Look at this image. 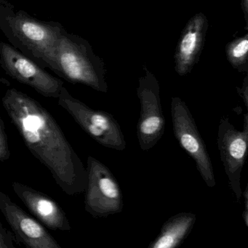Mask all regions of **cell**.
<instances>
[{"label":"cell","instance_id":"8fae6325","mask_svg":"<svg viewBox=\"0 0 248 248\" xmlns=\"http://www.w3.org/2000/svg\"><path fill=\"white\" fill-rule=\"evenodd\" d=\"M208 27L207 17L200 13L191 17L183 30L174 56L175 69L180 76L190 73L200 60Z\"/></svg>","mask_w":248,"mask_h":248},{"label":"cell","instance_id":"ac0fdd59","mask_svg":"<svg viewBox=\"0 0 248 248\" xmlns=\"http://www.w3.org/2000/svg\"><path fill=\"white\" fill-rule=\"evenodd\" d=\"M242 197L244 198V210L242 212V218L245 226L248 227V185L246 186L245 191L242 192Z\"/></svg>","mask_w":248,"mask_h":248},{"label":"cell","instance_id":"8992f818","mask_svg":"<svg viewBox=\"0 0 248 248\" xmlns=\"http://www.w3.org/2000/svg\"><path fill=\"white\" fill-rule=\"evenodd\" d=\"M171 116L175 139L181 148L194 159L206 185L213 188L216 186V178L205 143L188 107L178 97H174L171 101Z\"/></svg>","mask_w":248,"mask_h":248},{"label":"cell","instance_id":"52a82bcc","mask_svg":"<svg viewBox=\"0 0 248 248\" xmlns=\"http://www.w3.org/2000/svg\"><path fill=\"white\" fill-rule=\"evenodd\" d=\"M0 66L6 75L46 98L57 99L63 82L11 45L0 42Z\"/></svg>","mask_w":248,"mask_h":248},{"label":"cell","instance_id":"ba28073f","mask_svg":"<svg viewBox=\"0 0 248 248\" xmlns=\"http://www.w3.org/2000/svg\"><path fill=\"white\" fill-rule=\"evenodd\" d=\"M145 75L139 79L137 95L140 114L137 124V137L140 149H152L163 136L165 120L161 105L160 88L155 75L143 66Z\"/></svg>","mask_w":248,"mask_h":248},{"label":"cell","instance_id":"3957f363","mask_svg":"<svg viewBox=\"0 0 248 248\" xmlns=\"http://www.w3.org/2000/svg\"><path fill=\"white\" fill-rule=\"evenodd\" d=\"M49 69L72 84H82L107 93L104 61L82 37L65 30L58 41Z\"/></svg>","mask_w":248,"mask_h":248},{"label":"cell","instance_id":"2e32d148","mask_svg":"<svg viewBox=\"0 0 248 248\" xmlns=\"http://www.w3.org/2000/svg\"><path fill=\"white\" fill-rule=\"evenodd\" d=\"M18 243L14 233L0 222V248H15Z\"/></svg>","mask_w":248,"mask_h":248},{"label":"cell","instance_id":"7a4b0ae2","mask_svg":"<svg viewBox=\"0 0 248 248\" xmlns=\"http://www.w3.org/2000/svg\"><path fill=\"white\" fill-rule=\"evenodd\" d=\"M0 30L12 46L43 69L50 67L58 41L66 30L60 23L16 11L5 0H0Z\"/></svg>","mask_w":248,"mask_h":248},{"label":"cell","instance_id":"4fadbf2b","mask_svg":"<svg viewBox=\"0 0 248 248\" xmlns=\"http://www.w3.org/2000/svg\"><path fill=\"white\" fill-rule=\"evenodd\" d=\"M197 216L192 213H181L168 219L160 233L149 248H175L186 239L194 227Z\"/></svg>","mask_w":248,"mask_h":248},{"label":"cell","instance_id":"5b68a950","mask_svg":"<svg viewBox=\"0 0 248 248\" xmlns=\"http://www.w3.org/2000/svg\"><path fill=\"white\" fill-rule=\"evenodd\" d=\"M87 164L85 210L94 217H107L122 213L123 193L112 172L93 156H88Z\"/></svg>","mask_w":248,"mask_h":248},{"label":"cell","instance_id":"5bb4252c","mask_svg":"<svg viewBox=\"0 0 248 248\" xmlns=\"http://www.w3.org/2000/svg\"><path fill=\"white\" fill-rule=\"evenodd\" d=\"M226 56L230 64L239 72L248 71V34L237 37L226 46Z\"/></svg>","mask_w":248,"mask_h":248},{"label":"cell","instance_id":"9c48e42d","mask_svg":"<svg viewBox=\"0 0 248 248\" xmlns=\"http://www.w3.org/2000/svg\"><path fill=\"white\" fill-rule=\"evenodd\" d=\"M217 141L229 186L239 202L242 195L241 173L248 155V114L244 115L242 130L235 128L228 117H223L218 126Z\"/></svg>","mask_w":248,"mask_h":248},{"label":"cell","instance_id":"d6986e66","mask_svg":"<svg viewBox=\"0 0 248 248\" xmlns=\"http://www.w3.org/2000/svg\"><path fill=\"white\" fill-rule=\"evenodd\" d=\"M241 6L244 14L245 22H246V30L248 27V0H241Z\"/></svg>","mask_w":248,"mask_h":248},{"label":"cell","instance_id":"7c38bea8","mask_svg":"<svg viewBox=\"0 0 248 248\" xmlns=\"http://www.w3.org/2000/svg\"><path fill=\"white\" fill-rule=\"evenodd\" d=\"M12 187L17 197L46 227L62 232L72 230L64 210L51 197L19 182L13 183Z\"/></svg>","mask_w":248,"mask_h":248},{"label":"cell","instance_id":"6da1fadb","mask_svg":"<svg viewBox=\"0 0 248 248\" xmlns=\"http://www.w3.org/2000/svg\"><path fill=\"white\" fill-rule=\"evenodd\" d=\"M2 105L34 157L50 170L68 196L85 192L88 171L52 114L30 95L8 89Z\"/></svg>","mask_w":248,"mask_h":248},{"label":"cell","instance_id":"277c9868","mask_svg":"<svg viewBox=\"0 0 248 248\" xmlns=\"http://www.w3.org/2000/svg\"><path fill=\"white\" fill-rule=\"evenodd\" d=\"M57 99L59 105L99 144L117 151L125 149L126 141L121 127L111 114L91 108L72 96L64 86Z\"/></svg>","mask_w":248,"mask_h":248},{"label":"cell","instance_id":"9a60e30c","mask_svg":"<svg viewBox=\"0 0 248 248\" xmlns=\"http://www.w3.org/2000/svg\"><path fill=\"white\" fill-rule=\"evenodd\" d=\"M11 156L8 136L5 130V123L0 117V162H5Z\"/></svg>","mask_w":248,"mask_h":248},{"label":"cell","instance_id":"30bf717a","mask_svg":"<svg viewBox=\"0 0 248 248\" xmlns=\"http://www.w3.org/2000/svg\"><path fill=\"white\" fill-rule=\"evenodd\" d=\"M0 211L12 229L17 242L30 248H62L42 223L2 191H0Z\"/></svg>","mask_w":248,"mask_h":248},{"label":"cell","instance_id":"e0dca14e","mask_svg":"<svg viewBox=\"0 0 248 248\" xmlns=\"http://www.w3.org/2000/svg\"><path fill=\"white\" fill-rule=\"evenodd\" d=\"M238 94L245 103V107L248 108V77L246 76L244 79L243 85L241 88H236Z\"/></svg>","mask_w":248,"mask_h":248}]
</instances>
